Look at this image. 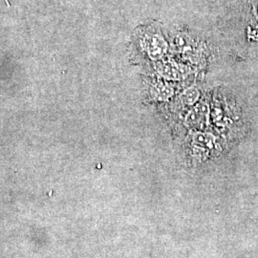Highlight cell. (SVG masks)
Masks as SVG:
<instances>
[{
	"label": "cell",
	"instance_id": "6da1fadb",
	"mask_svg": "<svg viewBox=\"0 0 258 258\" xmlns=\"http://www.w3.org/2000/svg\"><path fill=\"white\" fill-rule=\"evenodd\" d=\"M142 45L148 56L155 60L162 58L167 49L166 40L157 34H148L145 36L142 40Z\"/></svg>",
	"mask_w": 258,
	"mask_h": 258
},
{
	"label": "cell",
	"instance_id": "7a4b0ae2",
	"mask_svg": "<svg viewBox=\"0 0 258 258\" xmlns=\"http://www.w3.org/2000/svg\"><path fill=\"white\" fill-rule=\"evenodd\" d=\"M209 106L207 103L203 102L195 106L194 109L188 113L185 121L189 126L194 128H206L209 121Z\"/></svg>",
	"mask_w": 258,
	"mask_h": 258
},
{
	"label": "cell",
	"instance_id": "3957f363",
	"mask_svg": "<svg viewBox=\"0 0 258 258\" xmlns=\"http://www.w3.org/2000/svg\"><path fill=\"white\" fill-rule=\"evenodd\" d=\"M192 143L194 147L197 149L203 151V153H209L210 151L214 150L216 148L217 140L211 133L207 132H196L192 137Z\"/></svg>",
	"mask_w": 258,
	"mask_h": 258
},
{
	"label": "cell",
	"instance_id": "277c9868",
	"mask_svg": "<svg viewBox=\"0 0 258 258\" xmlns=\"http://www.w3.org/2000/svg\"><path fill=\"white\" fill-rule=\"evenodd\" d=\"M174 90L173 88L167 83H157L151 88V95L157 101H167L173 96Z\"/></svg>",
	"mask_w": 258,
	"mask_h": 258
},
{
	"label": "cell",
	"instance_id": "5b68a950",
	"mask_svg": "<svg viewBox=\"0 0 258 258\" xmlns=\"http://www.w3.org/2000/svg\"><path fill=\"white\" fill-rule=\"evenodd\" d=\"M160 73L167 80H174V81L180 80L183 75L180 69V66L171 62H167L162 65L160 68Z\"/></svg>",
	"mask_w": 258,
	"mask_h": 258
},
{
	"label": "cell",
	"instance_id": "8992f818",
	"mask_svg": "<svg viewBox=\"0 0 258 258\" xmlns=\"http://www.w3.org/2000/svg\"><path fill=\"white\" fill-rule=\"evenodd\" d=\"M181 98L185 105L192 106L196 102H198V100L200 98V92L197 88L190 87V88H187L184 90Z\"/></svg>",
	"mask_w": 258,
	"mask_h": 258
}]
</instances>
